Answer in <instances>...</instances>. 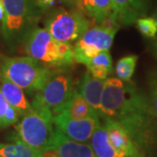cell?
<instances>
[{"label":"cell","mask_w":157,"mask_h":157,"mask_svg":"<svg viewBox=\"0 0 157 157\" xmlns=\"http://www.w3.org/2000/svg\"><path fill=\"white\" fill-rule=\"evenodd\" d=\"M99 116L121 124L146 155L156 145L157 119L147 94L134 82L107 78Z\"/></svg>","instance_id":"obj_1"},{"label":"cell","mask_w":157,"mask_h":157,"mask_svg":"<svg viewBox=\"0 0 157 157\" xmlns=\"http://www.w3.org/2000/svg\"><path fill=\"white\" fill-rule=\"evenodd\" d=\"M5 16L1 33L6 45L15 50L24 44L29 33L38 26L45 11L35 0H3Z\"/></svg>","instance_id":"obj_2"},{"label":"cell","mask_w":157,"mask_h":157,"mask_svg":"<svg viewBox=\"0 0 157 157\" xmlns=\"http://www.w3.org/2000/svg\"><path fill=\"white\" fill-rule=\"evenodd\" d=\"M22 46L27 56L48 67H68L76 62L73 45L53 39L45 27L33 29Z\"/></svg>","instance_id":"obj_3"},{"label":"cell","mask_w":157,"mask_h":157,"mask_svg":"<svg viewBox=\"0 0 157 157\" xmlns=\"http://www.w3.org/2000/svg\"><path fill=\"white\" fill-rule=\"evenodd\" d=\"M52 70L29 56L2 57L0 60V72L30 95L43 88Z\"/></svg>","instance_id":"obj_4"},{"label":"cell","mask_w":157,"mask_h":157,"mask_svg":"<svg viewBox=\"0 0 157 157\" xmlns=\"http://www.w3.org/2000/svg\"><path fill=\"white\" fill-rule=\"evenodd\" d=\"M52 118L53 114L49 110L33 108L15 124L16 135L13 139L39 151L53 147L55 128Z\"/></svg>","instance_id":"obj_5"},{"label":"cell","mask_w":157,"mask_h":157,"mask_svg":"<svg viewBox=\"0 0 157 157\" xmlns=\"http://www.w3.org/2000/svg\"><path fill=\"white\" fill-rule=\"evenodd\" d=\"M73 74L68 67L53 68L43 88L33 96L32 107L59 113L75 90Z\"/></svg>","instance_id":"obj_6"},{"label":"cell","mask_w":157,"mask_h":157,"mask_svg":"<svg viewBox=\"0 0 157 157\" xmlns=\"http://www.w3.org/2000/svg\"><path fill=\"white\" fill-rule=\"evenodd\" d=\"M45 28L53 39L65 43L77 41L90 27L89 19L78 9H52L45 19Z\"/></svg>","instance_id":"obj_7"},{"label":"cell","mask_w":157,"mask_h":157,"mask_svg":"<svg viewBox=\"0 0 157 157\" xmlns=\"http://www.w3.org/2000/svg\"><path fill=\"white\" fill-rule=\"evenodd\" d=\"M116 33L99 25L86 30L73 45L76 62L86 66L100 52L109 51Z\"/></svg>","instance_id":"obj_8"},{"label":"cell","mask_w":157,"mask_h":157,"mask_svg":"<svg viewBox=\"0 0 157 157\" xmlns=\"http://www.w3.org/2000/svg\"><path fill=\"white\" fill-rule=\"evenodd\" d=\"M53 125L67 137L78 142L91 140L95 129L101 125L100 116L94 115L85 119H72L58 113L53 115Z\"/></svg>","instance_id":"obj_9"},{"label":"cell","mask_w":157,"mask_h":157,"mask_svg":"<svg viewBox=\"0 0 157 157\" xmlns=\"http://www.w3.org/2000/svg\"><path fill=\"white\" fill-rule=\"evenodd\" d=\"M108 139L113 148L123 157H147L127 129L112 119H103Z\"/></svg>","instance_id":"obj_10"},{"label":"cell","mask_w":157,"mask_h":157,"mask_svg":"<svg viewBox=\"0 0 157 157\" xmlns=\"http://www.w3.org/2000/svg\"><path fill=\"white\" fill-rule=\"evenodd\" d=\"M147 0H113V14L120 25H130L145 17Z\"/></svg>","instance_id":"obj_11"},{"label":"cell","mask_w":157,"mask_h":157,"mask_svg":"<svg viewBox=\"0 0 157 157\" xmlns=\"http://www.w3.org/2000/svg\"><path fill=\"white\" fill-rule=\"evenodd\" d=\"M105 83L106 79L94 78L88 71H86L80 78L77 88L78 93L94 108L98 115L101 111V99L105 87Z\"/></svg>","instance_id":"obj_12"},{"label":"cell","mask_w":157,"mask_h":157,"mask_svg":"<svg viewBox=\"0 0 157 157\" xmlns=\"http://www.w3.org/2000/svg\"><path fill=\"white\" fill-rule=\"evenodd\" d=\"M0 89L9 105L17 111L20 118L33 109L32 104L26 99L24 90L14 84L0 72Z\"/></svg>","instance_id":"obj_13"},{"label":"cell","mask_w":157,"mask_h":157,"mask_svg":"<svg viewBox=\"0 0 157 157\" xmlns=\"http://www.w3.org/2000/svg\"><path fill=\"white\" fill-rule=\"evenodd\" d=\"M54 146L59 157H98L91 145L68 138L56 128Z\"/></svg>","instance_id":"obj_14"},{"label":"cell","mask_w":157,"mask_h":157,"mask_svg":"<svg viewBox=\"0 0 157 157\" xmlns=\"http://www.w3.org/2000/svg\"><path fill=\"white\" fill-rule=\"evenodd\" d=\"M75 8L98 25L109 17H114L113 0H78Z\"/></svg>","instance_id":"obj_15"},{"label":"cell","mask_w":157,"mask_h":157,"mask_svg":"<svg viewBox=\"0 0 157 157\" xmlns=\"http://www.w3.org/2000/svg\"><path fill=\"white\" fill-rule=\"evenodd\" d=\"M59 113L72 119H85L94 115H98L94 108L78 93L77 88L73 91V95L71 96L66 105L62 107Z\"/></svg>","instance_id":"obj_16"},{"label":"cell","mask_w":157,"mask_h":157,"mask_svg":"<svg viewBox=\"0 0 157 157\" xmlns=\"http://www.w3.org/2000/svg\"><path fill=\"white\" fill-rule=\"evenodd\" d=\"M90 145L98 157H123L111 145L107 129L101 124L95 129L91 138Z\"/></svg>","instance_id":"obj_17"},{"label":"cell","mask_w":157,"mask_h":157,"mask_svg":"<svg viewBox=\"0 0 157 157\" xmlns=\"http://www.w3.org/2000/svg\"><path fill=\"white\" fill-rule=\"evenodd\" d=\"M87 71L92 76L100 79H107V76L113 71L112 57L109 51H103L92 59L86 65Z\"/></svg>","instance_id":"obj_18"},{"label":"cell","mask_w":157,"mask_h":157,"mask_svg":"<svg viewBox=\"0 0 157 157\" xmlns=\"http://www.w3.org/2000/svg\"><path fill=\"white\" fill-rule=\"evenodd\" d=\"M0 143V157H40V151L31 147L21 140Z\"/></svg>","instance_id":"obj_19"},{"label":"cell","mask_w":157,"mask_h":157,"mask_svg":"<svg viewBox=\"0 0 157 157\" xmlns=\"http://www.w3.org/2000/svg\"><path fill=\"white\" fill-rule=\"evenodd\" d=\"M138 61L137 55H128L120 59L115 66V73L117 78L122 81H131Z\"/></svg>","instance_id":"obj_20"},{"label":"cell","mask_w":157,"mask_h":157,"mask_svg":"<svg viewBox=\"0 0 157 157\" xmlns=\"http://www.w3.org/2000/svg\"><path fill=\"white\" fill-rule=\"evenodd\" d=\"M147 96L153 113L157 119V70H153L147 76Z\"/></svg>","instance_id":"obj_21"},{"label":"cell","mask_w":157,"mask_h":157,"mask_svg":"<svg viewBox=\"0 0 157 157\" xmlns=\"http://www.w3.org/2000/svg\"><path fill=\"white\" fill-rule=\"evenodd\" d=\"M136 26L140 33L149 39H155L157 34V24L153 17H142L136 20Z\"/></svg>","instance_id":"obj_22"},{"label":"cell","mask_w":157,"mask_h":157,"mask_svg":"<svg viewBox=\"0 0 157 157\" xmlns=\"http://www.w3.org/2000/svg\"><path fill=\"white\" fill-rule=\"evenodd\" d=\"M20 119V115L19 113L13 108V107L10 106L8 108V111L6 113V117H5V121H4V127L5 128L15 125Z\"/></svg>","instance_id":"obj_23"},{"label":"cell","mask_w":157,"mask_h":157,"mask_svg":"<svg viewBox=\"0 0 157 157\" xmlns=\"http://www.w3.org/2000/svg\"><path fill=\"white\" fill-rule=\"evenodd\" d=\"M10 107L9 103L6 100L5 96L3 94L2 91L0 89V129H4V121H5V117L8 108Z\"/></svg>","instance_id":"obj_24"},{"label":"cell","mask_w":157,"mask_h":157,"mask_svg":"<svg viewBox=\"0 0 157 157\" xmlns=\"http://www.w3.org/2000/svg\"><path fill=\"white\" fill-rule=\"evenodd\" d=\"M40 157H59V155L55 146H53L40 151Z\"/></svg>","instance_id":"obj_25"},{"label":"cell","mask_w":157,"mask_h":157,"mask_svg":"<svg viewBox=\"0 0 157 157\" xmlns=\"http://www.w3.org/2000/svg\"><path fill=\"white\" fill-rule=\"evenodd\" d=\"M35 1L39 8L42 9L44 11H48L55 4V0H35Z\"/></svg>","instance_id":"obj_26"},{"label":"cell","mask_w":157,"mask_h":157,"mask_svg":"<svg viewBox=\"0 0 157 157\" xmlns=\"http://www.w3.org/2000/svg\"><path fill=\"white\" fill-rule=\"evenodd\" d=\"M150 49H151L152 53L157 59V38L154 39L150 43Z\"/></svg>","instance_id":"obj_27"},{"label":"cell","mask_w":157,"mask_h":157,"mask_svg":"<svg viewBox=\"0 0 157 157\" xmlns=\"http://www.w3.org/2000/svg\"><path fill=\"white\" fill-rule=\"evenodd\" d=\"M60 1H61L62 3L66 4L67 6H75V5H76V3H77L78 0H60Z\"/></svg>","instance_id":"obj_28"},{"label":"cell","mask_w":157,"mask_h":157,"mask_svg":"<svg viewBox=\"0 0 157 157\" xmlns=\"http://www.w3.org/2000/svg\"><path fill=\"white\" fill-rule=\"evenodd\" d=\"M5 16V8H4V5L0 6V22L3 20Z\"/></svg>","instance_id":"obj_29"},{"label":"cell","mask_w":157,"mask_h":157,"mask_svg":"<svg viewBox=\"0 0 157 157\" xmlns=\"http://www.w3.org/2000/svg\"><path fill=\"white\" fill-rule=\"evenodd\" d=\"M152 17L155 20V22L157 24V5L155 7L154 11H153V14H152Z\"/></svg>","instance_id":"obj_30"},{"label":"cell","mask_w":157,"mask_h":157,"mask_svg":"<svg viewBox=\"0 0 157 157\" xmlns=\"http://www.w3.org/2000/svg\"><path fill=\"white\" fill-rule=\"evenodd\" d=\"M4 5V3H3V0H0V6H3Z\"/></svg>","instance_id":"obj_31"}]
</instances>
